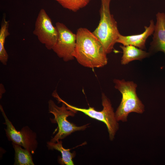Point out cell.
I'll return each instance as SVG.
<instances>
[{
  "label": "cell",
  "mask_w": 165,
  "mask_h": 165,
  "mask_svg": "<svg viewBox=\"0 0 165 165\" xmlns=\"http://www.w3.org/2000/svg\"><path fill=\"white\" fill-rule=\"evenodd\" d=\"M76 45L73 56L81 65L100 68L108 63L103 46L99 40L87 28H80L76 33Z\"/></svg>",
  "instance_id": "cell-1"
},
{
  "label": "cell",
  "mask_w": 165,
  "mask_h": 165,
  "mask_svg": "<svg viewBox=\"0 0 165 165\" xmlns=\"http://www.w3.org/2000/svg\"><path fill=\"white\" fill-rule=\"evenodd\" d=\"M55 27L58 31V37L52 50L64 61L73 60V54L76 45V34L62 23L57 22Z\"/></svg>",
  "instance_id": "cell-7"
},
{
  "label": "cell",
  "mask_w": 165,
  "mask_h": 165,
  "mask_svg": "<svg viewBox=\"0 0 165 165\" xmlns=\"http://www.w3.org/2000/svg\"><path fill=\"white\" fill-rule=\"evenodd\" d=\"M62 141H59L57 143L50 141L47 142V146L49 149H55L60 152L61 154V158L59 159V163L62 165H74L73 159L75 156V152H70V149L64 148L62 145Z\"/></svg>",
  "instance_id": "cell-12"
},
{
  "label": "cell",
  "mask_w": 165,
  "mask_h": 165,
  "mask_svg": "<svg viewBox=\"0 0 165 165\" xmlns=\"http://www.w3.org/2000/svg\"><path fill=\"white\" fill-rule=\"evenodd\" d=\"M15 152V165H34L31 153L28 150L23 149L21 146L12 143Z\"/></svg>",
  "instance_id": "cell-14"
},
{
  "label": "cell",
  "mask_w": 165,
  "mask_h": 165,
  "mask_svg": "<svg viewBox=\"0 0 165 165\" xmlns=\"http://www.w3.org/2000/svg\"><path fill=\"white\" fill-rule=\"evenodd\" d=\"M9 21L3 17L0 29V61L6 65L9 58L8 55L5 49L4 44L6 37L9 35Z\"/></svg>",
  "instance_id": "cell-13"
},
{
  "label": "cell",
  "mask_w": 165,
  "mask_h": 165,
  "mask_svg": "<svg viewBox=\"0 0 165 165\" xmlns=\"http://www.w3.org/2000/svg\"><path fill=\"white\" fill-rule=\"evenodd\" d=\"M35 26L33 34L48 50H52L57 41L58 32L56 27L53 26L50 18L43 9L40 10Z\"/></svg>",
  "instance_id": "cell-8"
},
{
  "label": "cell",
  "mask_w": 165,
  "mask_h": 165,
  "mask_svg": "<svg viewBox=\"0 0 165 165\" xmlns=\"http://www.w3.org/2000/svg\"><path fill=\"white\" fill-rule=\"evenodd\" d=\"M115 88L121 93V102L115 113L118 122L127 121V116L131 112L142 113L145 106L139 99L136 93L137 85L132 81L114 79Z\"/></svg>",
  "instance_id": "cell-2"
},
{
  "label": "cell",
  "mask_w": 165,
  "mask_h": 165,
  "mask_svg": "<svg viewBox=\"0 0 165 165\" xmlns=\"http://www.w3.org/2000/svg\"><path fill=\"white\" fill-rule=\"evenodd\" d=\"M120 47L123 52L121 63L126 65L135 60H141L148 57L150 53L132 45H120Z\"/></svg>",
  "instance_id": "cell-11"
},
{
  "label": "cell",
  "mask_w": 165,
  "mask_h": 165,
  "mask_svg": "<svg viewBox=\"0 0 165 165\" xmlns=\"http://www.w3.org/2000/svg\"><path fill=\"white\" fill-rule=\"evenodd\" d=\"M55 0L64 8L75 12L86 7L91 0Z\"/></svg>",
  "instance_id": "cell-15"
},
{
  "label": "cell",
  "mask_w": 165,
  "mask_h": 165,
  "mask_svg": "<svg viewBox=\"0 0 165 165\" xmlns=\"http://www.w3.org/2000/svg\"><path fill=\"white\" fill-rule=\"evenodd\" d=\"M144 28V31L139 34L124 36L120 34L116 43H121L124 46L130 45L143 50L145 49L147 39L153 34L154 31L155 24L153 20H150L148 27L145 26Z\"/></svg>",
  "instance_id": "cell-10"
},
{
  "label": "cell",
  "mask_w": 165,
  "mask_h": 165,
  "mask_svg": "<svg viewBox=\"0 0 165 165\" xmlns=\"http://www.w3.org/2000/svg\"><path fill=\"white\" fill-rule=\"evenodd\" d=\"M52 95L58 102L64 103L68 109L81 112L90 118L104 123L107 127L110 140L113 141L114 139L116 133L119 129V125L111 102L104 93H102L101 94L103 108L100 111L96 110L94 107H89L88 108H81L72 105L62 99L56 90L53 91Z\"/></svg>",
  "instance_id": "cell-4"
},
{
  "label": "cell",
  "mask_w": 165,
  "mask_h": 165,
  "mask_svg": "<svg viewBox=\"0 0 165 165\" xmlns=\"http://www.w3.org/2000/svg\"><path fill=\"white\" fill-rule=\"evenodd\" d=\"M62 103L61 106L59 107L52 100H50L48 102L49 113L54 116V118H50V120L52 123H57L58 125V132L50 141L53 142L58 141L59 140L65 138L75 131L85 130L89 124L77 126L69 122L67 117L74 116L77 112L68 109L65 104Z\"/></svg>",
  "instance_id": "cell-5"
},
{
  "label": "cell",
  "mask_w": 165,
  "mask_h": 165,
  "mask_svg": "<svg viewBox=\"0 0 165 165\" xmlns=\"http://www.w3.org/2000/svg\"><path fill=\"white\" fill-rule=\"evenodd\" d=\"M156 16V22L150 43V51H161L165 55V13L158 12Z\"/></svg>",
  "instance_id": "cell-9"
},
{
  "label": "cell",
  "mask_w": 165,
  "mask_h": 165,
  "mask_svg": "<svg viewBox=\"0 0 165 165\" xmlns=\"http://www.w3.org/2000/svg\"><path fill=\"white\" fill-rule=\"evenodd\" d=\"M111 1V0H101L99 10L100 21L97 28L93 32L101 42L107 54L112 51L120 34L117 23L110 13Z\"/></svg>",
  "instance_id": "cell-3"
},
{
  "label": "cell",
  "mask_w": 165,
  "mask_h": 165,
  "mask_svg": "<svg viewBox=\"0 0 165 165\" xmlns=\"http://www.w3.org/2000/svg\"><path fill=\"white\" fill-rule=\"evenodd\" d=\"M0 109L5 120L4 123L6 126L5 130L8 140L34 154L38 145L36 133L28 126L23 127L20 131L17 130L7 117L1 105Z\"/></svg>",
  "instance_id": "cell-6"
}]
</instances>
